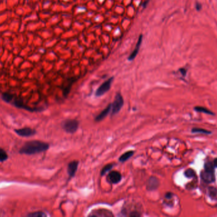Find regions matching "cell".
Instances as JSON below:
<instances>
[{"label": "cell", "mask_w": 217, "mask_h": 217, "mask_svg": "<svg viewBox=\"0 0 217 217\" xmlns=\"http://www.w3.org/2000/svg\"><path fill=\"white\" fill-rule=\"evenodd\" d=\"M49 145L40 141H31L26 143L20 148V154L26 155H32L41 153L48 150Z\"/></svg>", "instance_id": "obj_1"}, {"label": "cell", "mask_w": 217, "mask_h": 217, "mask_svg": "<svg viewBox=\"0 0 217 217\" xmlns=\"http://www.w3.org/2000/svg\"><path fill=\"white\" fill-rule=\"evenodd\" d=\"M64 130L68 133H74L79 127V122L76 120L68 119L64 121L62 124Z\"/></svg>", "instance_id": "obj_2"}, {"label": "cell", "mask_w": 217, "mask_h": 217, "mask_svg": "<svg viewBox=\"0 0 217 217\" xmlns=\"http://www.w3.org/2000/svg\"><path fill=\"white\" fill-rule=\"evenodd\" d=\"M124 100L120 94H117L114 102L112 104V115H116L120 112V111L123 106Z\"/></svg>", "instance_id": "obj_3"}, {"label": "cell", "mask_w": 217, "mask_h": 217, "mask_svg": "<svg viewBox=\"0 0 217 217\" xmlns=\"http://www.w3.org/2000/svg\"><path fill=\"white\" fill-rule=\"evenodd\" d=\"M113 80H114V78L111 77L102 84L101 86L98 88L96 91V93H95L96 96H102V95H104V94H106L107 91L109 90Z\"/></svg>", "instance_id": "obj_4"}, {"label": "cell", "mask_w": 217, "mask_h": 217, "mask_svg": "<svg viewBox=\"0 0 217 217\" xmlns=\"http://www.w3.org/2000/svg\"><path fill=\"white\" fill-rule=\"evenodd\" d=\"M122 179V175L119 171H111L107 175L108 182L113 184H117L120 182Z\"/></svg>", "instance_id": "obj_5"}, {"label": "cell", "mask_w": 217, "mask_h": 217, "mask_svg": "<svg viewBox=\"0 0 217 217\" xmlns=\"http://www.w3.org/2000/svg\"><path fill=\"white\" fill-rule=\"evenodd\" d=\"M201 177L203 181L208 184L214 182L215 180V172L204 170L201 172Z\"/></svg>", "instance_id": "obj_6"}, {"label": "cell", "mask_w": 217, "mask_h": 217, "mask_svg": "<svg viewBox=\"0 0 217 217\" xmlns=\"http://www.w3.org/2000/svg\"><path fill=\"white\" fill-rule=\"evenodd\" d=\"M15 133L22 137H29L36 134V131L31 128L25 127L19 129H15Z\"/></svg>", "instance_id": "obj_7"}, {"label": "cell", "mask_w": 217, "mask_h": 217, "mask_svg": "<svg viewBox=\"0 0 217 217\" xmlns=\"http://www.w3.org/2000/svg\"><path fill=\"white\" fill-rule=\"evenodd\" d=\"M159 185V182L157 178L154 177V176H151V177L149 179L147 184V188L148 191H153L156 190Z\"/></svg>", "instance_id": "obj_8"}, {"label": "cell", "mask_w": 217, "mask_h": 217, "mask_svg": "<svg viewBox=\"0 0 217 217\" xmlns=\"http://www.w3.org/2000/svg\"><path fill=\"white\" fill-rule=\"evenodd\" d=\"M142 39H143V36H142V35H140L138 38L136 47H135V49L133 50V52H132V53L130 54V56L128 57V61H131L134 60L135 57H136V56H137V54L139 52V50H140V48L142 42Z\"/></svg>", "instance_id": "obj_9"}, {"label": "cell", "mask_w": 217, "mask_h": 217, "mask_svg": "<svg viewBox=\"0 0 217 217\" xmlns=\"http://www.w3.org/2000/svg\"><path fill=\"white\" fill-rule=\"evenodd\" d=\"M79 162L77 161H72L68 164V167H67V172H68L69 175L70 177H73L75 175L76 172L77 170V167H78Z\"/></svg>", "instance_id": "obj_10"}, {"label": "cell", "mask_w": 217, "mask_h": 217, "mask_svg": "<svg viewBox=\"0 0 217 217\" xmlns=\"http://www.w3.org/2000/svg\"><path fill=\"white\" fill-rule=\"evenodd\" d=\"M111 109H112V104H108V106H107V108H105V109L102 111H101V113L100 114L97 115V116L95 118V120L96 121H101V120H102L103 119H104V118L107 116V115L108 114V113L110 112V111L111 110Z\"/></svg>", "instance_id": "obj_11"}, {"label": "cell", "mask_w": 217, "mask_h": 217, "mask_svg": "<svg viewBox=\"0 0 217 217\" xmlns=\"http://www.w3.org/2000/svg\"><path fill=\"white\" fill-rule=\"evenodd\" d=\"M133 154H134L133 151H132V150L128 151L120 156V157L119 158V161H120V162H126L127 160H128L129 159L131 158Z\"/></svg>", "instance_id": "obj_12"}, {"label": "cell", "mask_w": 217, "mask_h": 217, "mask_svg": "<svg viewBox=\"0 0 217 217\" xmlns=\"http://www.w3.org/2000/svg\"><path fill=\"white\" fill-rule=\"evenodd\" d=\"M106 210L102 209V210H99L98 212H93L92 214L90 215V216H113V215L110 211H107L104 212Z\"/></svg>", "instance_id": "obj_13"}, {"label": "cell", "mask_w": 217, "mask_h": 217, "mask_svg": "<svg viewBox=\"0 0 217 217\" xmlns=\"http://www.w3.org/2000/svg\"><path fill=\"white\" fill-rule=\"evenodd\" d=\"M194 109L196 111H198V112H201V113H204L209 114V115H214V113L212 112V111L207 109V108L202 107V106H196L194 108Z\"/></svg>", "instance_id": "obj_14"}, {"label": "cell", "mask_w": 217, "mask_h": 217, "mask_svg": "<svg viewBox=\"0 0 217 217\" xmlns=\"http://www.w3.org/2000/svg\"><path fill=\"white\" fill-rule=\"evenodd\" d=\"M192 133H202V134H211V133L210 131L204 129H201V128H193L192 129Z\"/></svg>", "instance_id": "obj_15"}, {"label": "cell", "mask_w": 217, "mask_h": 217, "mask_svg": "<svg viewBox=\"0 0 217 217\" xmlns=\"http://www.w3.org/2000/svg\"><path fill=\"white\" fill-rule=\"evenodd\" d=\"M113 167V164H109L105 166L101 171V175L104 176V175H106L107 172L110 171L111 170Z\"/></svg>", "instance_id": "obj_16"}, {"label": "cell", "mask_w": 217, "mask_h": 217, "mask_svg": "<svg viewBox=\"0 0 217 217\" xmlns=\"http://www.w3.org/2000/svg\"><path fill=\"white\" fill-rule=\"evenodd\" d=\"M205 170L214 172L215 166H214V164H213V162H206V163L205 165Z\"/></svg>", "instance_id": "obj_17"}, {"label": "cell", "mask_w": 217, "mask_h": 217, "mask_svg": "<svg viewBox=\"0 0 217 217\" xmlns=\"http://www.w3.org/2000/svg\"><path fill=\"white\" fill-rule=\"evenodd\" d=\"M8 158V157L6 152L3 149L0 148V162L5 161L6 160H7Z\"/></svg>", "instance_id": "obj_18"}, {"label": "cell", "mask_w": 217, "mask_h": 217, "mask_svg": "<svg viewBox=\"0 0 217 217\" xmlns=\"http://www.w3.org/2000/svg\"><path fill=\"white\" fill-rule=\"evenodd\" d=\"M185 176L187 178H192L195 176L196 172L195 171L192 169H188L185 171Z\"/></svg>", "instance_id": "obj_19"}, {"label": "cell", "mask_w": 217, "mask_h": 217, "mask_svg": "<svg viewBox=\"0 0 217 217\" xmlns=\"http://www.w3.org/2000/svg\"><path fill=\"white\" fill-rule=\"evenodd\" d=\"M46 214H45L43 212L41 211H38V212H34L28 215V216H31V217H43V216H46Z\"/></svg>", "instance_id": "obj_20"}, {"label": "cell", "mask_w": 217, "mask_h": 217, "mask_svg": "<svg viewBox=\"0 0 217 217\" xmlns=\"http://www.w3.org/2000/svg\"><path fill=\"white\" fill-rule=\"evenodd\" d=\"M209 192L210 195L213 196H215L217 194V190L215 188H209Z\"/></svg>", "instance_id": "obj_21"}, {"label": "cell", "mask_w": 217, "mask_h": 217, "mask_svg": "<svg viewBox=\"0 0 217 217\" xmlns=\"http://www.w3.org/2000/svg\"><path fill=\"white\" fill-rule=\"evenodd\" d=\"M196 8L198 11L201 10L202 9V5H201V3H196Z\"/></svg>", "instance_id": "obj_22"}, {"label": "cell", "mask_w": 217, "mask_h": 217, "mask_svg": "<svg viewBox=\"0 0 217 217\" xmlns=\"http://www.w3.org/2000/svg\"><path fill=\"white\" fill-rule=\"evenodd\" d=\"M180 72L182 73L183 76H185L186 73H187V70H186L185 68H181L180 69Z\"/></svg>", "instance_id": "obj_23"}, {"label": "cell", "mask_w": 217, "mask_h": 217, "mask_svg": "<svg viewBox=\"0 0 217 217\" xmlns=\"http://www.w3.org/2000/svg\"><path fill=\"white\" fill-rule=\"evenodd\" d=\"M130 216H139L140 215L137 212H132L131 214H130Z\"/></svg>", "instance_id": "obj_24"}, {"label": "cell", "mask_w": 217, "mask_h": 217, "mask_svg": "<svg viewBox=\"0 0 217 217\" xmlns=\"http://www.w3.org/2000/svg\"><path fill=\"white\" fill-rule=\"evenodd\" d=\"M171 196H172V194H171V193L168 192V193H167V194H166L165 198H167V199H170V198H171Z\"/></svg>", "instance_id": "obj_25"}, {"label": "cell", "mask_w": 217, "mask_h": 217, "mask_svg": "<svg viewBox=\"0 0 217 217\" xmlns=\"http://www.w3.org/2000/svg\"><path fill=\"white\" fill-rule=\"evenodd\" d=\"M213 164H214L215 168H217V158L214 159V161H213Z\"/></svg>", "instance_id": "obj_26"}]
</instances>
